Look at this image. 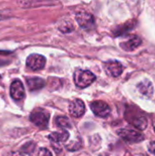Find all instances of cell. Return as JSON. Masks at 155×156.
<instances>
[{
  "mask_svg": "<svg viewBox=\"0 0 155 156\" xmlns=\"http://www.w3.org/2000/svg\"><path fill=\"white\" fill-rule=\"evenodd\" d=\"M37 156H52V154L46 148H41L39 149L38 153H37Z\"/></svg>",
  "mask_w": 155,
  "mask_h": 156,
  "instance_id": "18",
  "label": "cell"
},
{
  "mask_svg": "<svg viewBox=\"0 0 155 156\" xmlns=\"http://www.w3.org/2000/svg\"><path fill=\"white\" fill-rule=\"evenodd\" d=\"M10 95L14 100L19 101L25 97V89L22 82L18 80H16L12 82L10 86Z\"/></svg>",
  "mask_w": 155,
  "mask_h": 156,
  "instance_id": "10",
  "label": "cell"
},
{
  "mask_svg": "<svg viewBox=\"0 0 155 156\" xmlns=\"http://www.w3.org/2000/svg\"><path fill=\"white\" fill-rule=\"evenodd\" d=\"M58 29L60 31H62L63 33H69L71 32L74 29V27L72 25V23L70 22V20H65V21H60L58 23Z\"/></svg>",
  "mask_w": 155,
  "mask_h": 156,
  "instance_id": "16",
  "label": "cell"
},
{
  "mask_svg": "<svg viewBox=\"0 0 155 156\" xmlns=\"http://www.w3.org/2000/svg\"><path fill=\"white\" fill-rule=\"evenodd\" d=\"M76 21L78 24L86 29H90L94 27V17L91 14L86 11H79L76 14Z\"/></svg>",
  "mask_w": 155,
  "mask_h": 156,
  "instance_id": "5",
  "label": "cell"
},
{
  "mask_svg": "<svg viewBox=\"0 0 155 156\" xmlns=\"http://www.w3.org/2000/svg\"><path fill=\"white\" fill-rule=\"evenodd\" d=\"M148 148H149V151L155 155V141L154 142H152V143H150V144H149Z\"/></svg>",
  "mask_w": 155,
  "mask_h": 156,
  "instance_id": "19",
  "label": "cell"
},
{
  "mask_svg": "<svg viewBox=\"0 0 155 156\" xmlns=\"http://www.w3.org/2000/svg\"><path fill=\"white\" fill-rule=\"evenodd\" d=\"M30 121L37 127L44 129L48 126L49 121V113L44 110L37 109L30 114Z\"/></svg>",
  "mask_w": 155,
  "mask_h": 156,
  "instance_id": "3",
  "label": "cell"
},
{
  "mask_svg": "<svg viewBox=\"0 0 155 156\" xmlns=\"http://www.w3.org/2000/svg\"><path fill=\"white\" fill-rule=\"evenodd\" d=\"M118 134L127 143L129 144H137L143 142L145 137L143 133L134 130V129H121L118 131Z\"/></svg>",
  "mask_w": 155,
  "mask_h": 156,
  "instance_id": "2",
  "label": "cell"
},
{
  "mask_svg": "<svg viewBox=\"0 0 155 156\" xmlns=\"http://www.w3.org/2000/svg\"><path fill=\"white\" fill-rule=\"evenodd\" d=\"M96 76L90 70H77L74 73V81L79 88H86L94 82Z\"/></svg>",
  "mask_w": 155,
  "mask_h": 156,
  "instance_id": "1",
  "label": "cell"
},
{
  "mask_svg": "<svg viewBox=\"0 0 155 156\" xmlns=\"http://www.w3.org/2000/svg\"><path fill=\"white\" fill-rule=\"evenodd\" d=\"M153 130L155 132V117L153 119Z\"/></svg>",
  "mask_w": 155,
  "mask_h": 156,
  "instance_id": "20",
  "label": "cell"
},
{
  "mask_svg": "<svg viewBox=\"0 0 155 156\" xmlns=\"http://www.w3.org/2000/svg\"><path fill=\"white\" fill-rule=\"evenodd\" d=\"M85 111H86L85 104L79 99L74 100L73 101L70 102V104L69 106V113L71 114V116H73L75 118L81 117L85 113Z\"/></svg>",
  "mask_w": 155,
  "mask_h": 156,
  "instance_id": "9",
  "label": "cell"
},
{
  "mask_svg": "<svg viewBox=\"0 0 155 156\" xmlns=\"http://www.w3.org/2000/svg\"><path fill=\"white\" fill-rule=\"evenodd\" d=\"M90 109L96 116L100 118H105L111 113L110 106L102 101H96L91 102Z\"/></svg>",
  "mask_w": 155,
  "mask_h": 156,
  "instance_id": "6",
  "label": "cell"
},
{
  "mask_svg": "<svg viewBox=\"0 0 155 156\" xmlns=\"http://www.w3.org/2000/svg\"><path fill=\"white\" fill-rule=\"evenodd\" d=\"M69 138V133L65 131L63 132H56L52 133L48 135V139L51 143L54 144H59V143H64L68 140Z\"/></svg>",
  "mask_w": 155,
  "mask_h": 156,
  "instance_id": "14",
  "label": "cell"
},
{
  "mask_svg": "<svg viewBox=\"0 0 155 156\" xmlns=\"http://www.w3.org/2000/svg\"><path fill=\"white\" fill-rule=\"evenodd\" d=\"M56 124H57V126H58L61 129H69V128H71L70 121L67 117H64V116L58 117L57 120H56Z\"/></svg>",
  "mask_w": 155,
  "mask_h": 156,
  "instance_id": "15",
  "label": "cell"
},
{
  "mask_svg": "<svg viewBox=\"0 0 155 156\" xmlns=\"http://www.w3.org/2000/svg\"><path fill=\"white\" fill-rule=\"evenodd\" d=\"M34 150H35V144L34 143H28L22 148V151L26 154H31Z\"/></svg>",
  "mask_w": 155,
  "mask_h": 156,
  "instance_id": "17",
  "label": "cell"
},
{
  "mask_svg": "<svg viewBox=\"0 0 155 156\" xmlns=\"http://www.w3.org/2000/svg\"><path fill=\"white\" fill-rule=\"evenodd\" d=\"M46 58L39 54H32L26 58V66L31 70H39L45 67Z\"/></svg>",
  "mask_w": 155,
  "mask_h": 156,
  "instance_id": "7",
  "label": "cell"
},
{
  "mask_svg": "<svg viewBox=\"0 0 155 156\" xmlns=\"http://www.w3.org/2000/svg\"><path fill=\"white\" fill-rule=\"evenodd\" d=\"M26 84L30 90H37L45 86V80L41 78H28L26 79Z\"/></svg>",
  "mask_w": 155,
  "mask_h": 156,
  "instance_id": "13",
  "label": "cell"
},
{
  "mask_svg": "<svg viewBox=\"0 0 155 156\" xmlns=\"http://www.w3.org/2000/svg\"><path fill=\"white\" fill-rule=\"evenodd\" d=\"M142 43V40L140 37H138L137 36H133L132 37H131L130 39H128L127 41L125 42H122L121 44V47L127 50V51H132L134 50L135 48H137Z\"/></svg>",
  "mask_w": 155,
  "mask_h": 156,
  "instance_id": "11",
  "label": "cell"
},
{
  "mask_svg": "<svg viewBox=\"0 0 155 156\" xmlns=\"http://www.w3.org/2000/svg\"><path fill=\"white\" fill-rule=\"evenodd\" d=\"M10 156H20L18 154H13L12 155H10Z\"/></svg>",
  "mask_w": 155,
  "mask_h": 156,
  "instance_id": "21",
  "label": "cell"
},
{
  "mask_svg": "<svg viewBox=\"0 0 155 156\" xmlns=\"http://www.w3.org/2000/svg\"><path fill=\"white\" fill-rule=\"evenodd\" d=\"M138 89L143 95H144L148 98L152 97L153 94V86L150 80H145L140 82L138 84Z\"/></svg>",
  "mask_w": 155,
  "mask_h": 156,
  "instance_id": "12",
  "label": "cell"
},
{
  "mask_svg": "<svg viewBox=\"0 0 155 156\" xmlns=\"http://www.w3.org/2000/svg\"><path fill=\"white\" fill-rule=\"evenodd\" d=\"M104 69L108 75L117 78L122 73L123 67H122V63H120L117 60H110L104 64Z\"/></svg>",
  "mask_w": 155,
  "mask_h": 156,
  "instance_id": "8",
  "label": "cell"
},
{
  "mask_svg": "<svg viewBox=\"0 0 155 156\" xmlns=\"http://www.w3.org/2000/svg\"><path fill=\"white\" fill-rule=\"evenodd\" d=\"M128 122L139 130H145L148 126V120L143 113L132 112L131 111L126 113Z\"/></svg>",
  "mask_w": 155,
  "mask_h": 156,
  "instance_id": "4",
  "label": "cell"
}]
</instances>
